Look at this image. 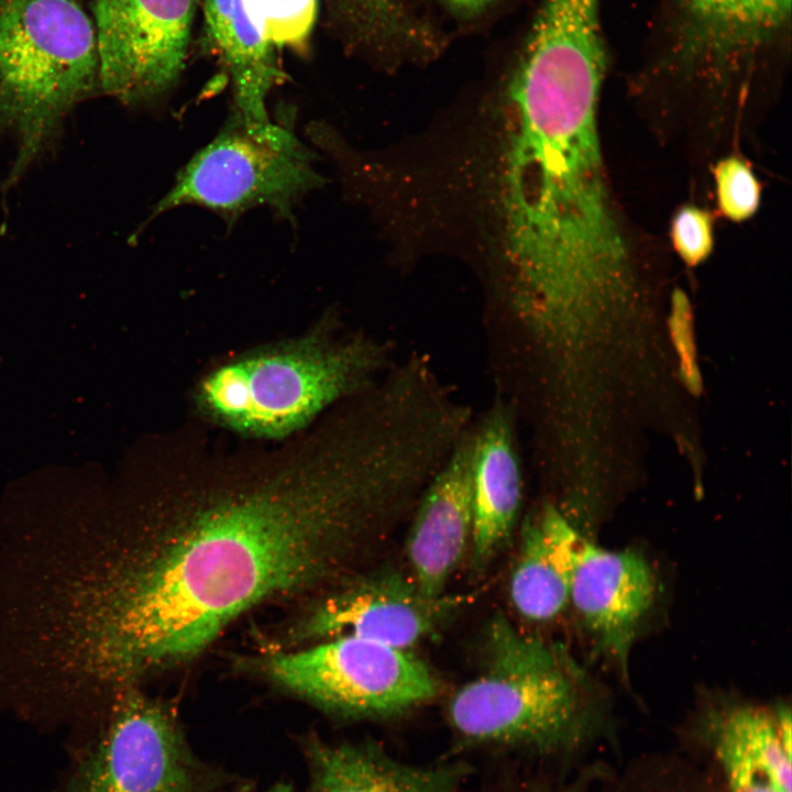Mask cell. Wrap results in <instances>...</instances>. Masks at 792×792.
<instances>
[{
	"mask_svg": "<svg viewBox=\"0 0 792 792\" xmlns=\"http://www.w3.org/2000/svg\"><path fill=\"white\" fill-rule=\"evenodd\" d=\"M377 450L327 424L255 464L168 476L144 497L84 507L63 536L56 606L110 695L199 654L257 604L315 590L386 506Z\"/></svg>",
	"mask_w": 792,
	"mask_h": 792,
	"instance_id": "6da1fadb",
	"label": "cell"
},
{
	"mask_svg": "<svg viewBox=\"0 0 792 792\" xmlns=\"http://www.w3.org/2000/svg\"><path fill=\"white\" fill-rule=\"evenodd\" d=\"M607 75L591 64H525L505 68L495 88L480 186L488 249L516 319H563L631 292L636 252L600 138Z\"/></svg>",
	"mask_w": 792,
	"mask_h": 792,
	"instance_id": "7a4b0ae2",
	"label": "cell"
},
{
	"mask_svg": "<svg viewBox=\"0 0 792 792\" xmlns=\"http://www.w3.org/2000/svg\"><path fill=\"white\" fill-rule=\"evenodd\" d=\"M792 0H652L630 89L662 111L737 114L780 89Z\"/></svg>",
	"mask_w": 792,
	"mask_h": 792,
	"instance_id": "3957f363",
	"label": "cell"
},
{
	"mask_svg": "<svg viewBox=\"0 0 792 792\" xmlns=\"http://www.w3.org/2000/svg\"><path fill=\"white\" fill-rule=\"evenodd\" d=\"M387 343L342 333L326 320L307 334L237 355L198 383L195 404L211 422L256 439H284L391 370Z\"/></svg>",
	"mask_w": 792,
	"mask_h": 792,
	"instance_id": "277c9868",
	"label": "cell"
},
{
	"mask_svg": "<svg viewBox=\"0 0 792 792\" xmlns=\"http://www.w3.org/2000/svg\"><path fill=\"white\" fill-rule=\"evenodd\" d=\"M486 634L483 672L449 703L454 730L472 744L538 754L582 745L595 725V701L573 659L562 647L521 634L503 613Z\"/></svg>",
	"mask_w": 792,
	"mask_h": 792,
	"instance_id": "5b68a950",
	"label": "cell"
},
{
	"mask_svg": "<svg viewBox=\"0 0 792 792\" xmlns=\"http://www.w3.org/2000/svg\"><path fill=\"white\" fill-rule=\"evenodd\" d=\"M96 87V28L78 0H0V139L16 148L7 186Z\"/></svg>",
	"mask_w": 792,
	"mask_h": 792,
	"instance_id": "8992f818",
	"label": "cell"
},
{
	"mask_svg": "<svg viewBox=\"0 0 792 792\" xmlns=\"http://www.w3.org/2000/svg\"><path fill=\"white\" fill-rule=\"evenodd\" d=\"M294 113L254 121L233 112L219 134L178 173L153 217L180 206L209 209L234 221L265 206L293 221V211L324 184L316 154L294 129Z\"/></svg>",
	"mask_w": 792,
	"mask_h": 792,
	"instance_id": "52a82bcc",
	"label": "cell"
},
{
	"mask_svg": "<svg viewBox=\"0 0 792 792\" xmlns=\"http://www.w3.org/2000/svg\"><path fill=\"white\" fill-rule=\"evenodd\" d=\"M266 675L324 710L352 717H389L432 700L439 691L429 668L406 651L340 636L262 660Z\"/></svg>",
	"mask_w": 792,
	"mask_h": 792,
	"instance_id": "ba28073f",
	"label": "cell"
},
{
	"mask_svg": "<svg viewBox=\"0 0 792 792\" xmlns=\"http://www.w3.org/2000/svg\"><path fill=\"white\" fill-rule=\"evenodd\" d=\"M98 726L65 792H202L201 768L167 705L132 690Z\"/></svg>",
	"mask_w": 792,
	"mask_h": 792,
	"instance_id": "9c48e42d",
	"label": "cell"
},
{
	"mask_svg": "<svg viewBox=\"0 0 792 792\" xmlns=\"http://www.w3.org/2000/svg\"><path fill=\"white\" fill-rule=\"evenodd\" d=\"M201 0H95L99 88L127 106L166 97L185 66Z\"/></svg>",
	"mask_w": 792,
	"mask_h": 792,
	"instance_id": "30bf717a",
	"label": "cell"
},
{
	"mask_svg": "<svg viewBox=\"0 0 792 792\" xmlns=\"http://www.w3.org/2000/svg\"><path fill=\"white\" fill-rule=\"evenodd\" d=\"M469 600L448 593L428 596L410 575L378 571L319 600L295 635L305 640L355 636L407 649L436 631Z\"/></svg>",
	"mask_w": 792,
	"mask_h": 792,
	"instance_id": "8fae6325",
	"label": "cell"
},
{
	"mask_svg": "<svg viewBox=\"0 0 792 792\" xmlns=\"http://www.w3.org/2000/svg\"><path fill=\"white\" fill-rule=\"evenodd\" d=\"M656 594L654 571L640 552L607 549L582 537L569 603L598 649L624 674L637 630Z\"/></svg>",
	"mask_w": 792,
	"mask_h": 792,
	"instance_id": "7c38bea8",
	"label": "cell"
},
{
	"mask_svg": "<svg viewBox=\"0 0 792 792\" xmlns=\"http://www.w3.org/2000/svg\"><path fill=\"white\" fill-rule=\"evenodd\" d=\"M470 428L428 481L407 541L410 576L428 596H440L471 546L473 529Z\"/></svg>",
	"mask_w": 792,
	"mask_h": 792,
	"instance_id": "4fadbf2b",
	"label": "cell"
},
{
	"mask_svg": "<svg viewBox=\"0 0 792 792\" xmlns=\"http://www.w3.org/2000/svg\"><path fill=\"white\" fill-rule=\"evenodd\" d=\"M789 706L733 704L711 712L705 743L723 792H792Z\"/></svg>",
	"mask_w": 792,
	"mask_h": 792,
	"instance_id": "5bb4252c",
	"label": "cell"
},
{
	"mask_svg": "<svg viewBox=\"0 0 792 792\" xmlns=\"http://www.w3.org/2000/svg\"><path fill=\"white\" fill-rule=\"evenodd\" d=\"M471 559L484 570L507 541L521 504L515 409L496 399L473 430Z\"/></svg>",
	"mask_w": 792,
	"mask_h": 792,
	"instance_id": "9a60e30c",
	"label": "cell"
},
{
	"mask_svg": "<svg viewBox=\"0 0 792 792\" xmlns=\"http://www.w3.org/2000/svg\"><path fill=\"white\" fill-rule=\"evenodd\" d=\"M327 22L352 54L386 68L437 58L447 36L418 0H322Z\"/></svg>",
	"mask_w": 792,
	"mask_h": 792,
	"instance_id": "2e32d148",
	"label": "cell"
},
{
	"mask_svg": "<svg viewBox=\"0 0 792 792\" xmlns=\"http://www.w3.org/2000/svg\"><path fill=\"white\" fill-rule=\"evenodd\" d=\"M204 35L229 76L233 112L254 121L270 119L267 97L285 77L255 0H204Z\"/></svg>",
	"mask_w": 792,
	"mask_h": 792,
	"instance_id": "e0dca14e",
	"label": "cell"
},
{
	"mask_svg": "<svg viewBox=\"0 0 792 792\" xmlns=\"http://www.w3.org/2000/svg\"><path fill=\"white\" fill-rule=\"evenodd\" d=\"M310 792H458L463 765L420 767L405 763L372 741L306 745Z\"/></svg>",
	"mask_w": 792,
	"mask_h": 792,
	"instance_id": "ac0fdd59",
	"label": "cell"
},
{
	"mask_svg": "<svg viewBox=\"0 0 792 792\" xmlns=\"http://www.w3.org/2000/svg\"><path fill=\"white\" fill-rule=\"evenodd\" d=\"M581 539L551 504L526 518L509 580L510 601L521 617L547 622L565 608Z\"/></svg>",
	"mask_w": 792,
	"mask_h": 792,
	"instance_id": "d6986e66",
	"label": "cell"
},
{
	"mask_svg": "<svg viewBox=\"0 0 792 792\" xmlns=\"http://www.w3.org/2000/svg\"><path fill=\"white\" fill-rule=\"evenodd\" d=\"M712 175L717 210L725 219L741 223L758 212L762 184L746 157L730 153L718 158Z\"/></svg>",
	"mask_w": 792,
	"mask_h": 792,
	"instance_id": "ffe728a7",
	"label": "cell"
},
{
	"mask_svg": "<svg viewBox=\"0 0 792 792\" xmlns=\"http://www.w3.org/2000/svg\"><path fill=\"white\" fill-rule=\"evenodd\" d=\"M266 38L275 50L307 51L319 0H255Z\"/></svg>",
	"mask_w": 792,
	"mask_h": 792,
	"instance_id": "44dd1931",
	"label": "cell"
},
{
	"mask_svg": "<svg viewBox=\"0 0 792 792\" xmlns=\"http://www.w3.org/2000/svg\"><path fill=\"white\" fill-rule=\"evenodd\" d=\"M717 780L678 763L636 767L600 792H723Z\"/></svg>",
	"mask_w": 792,
	"mask_h": 792,
	"instance_id": "7402d4cb",
	"label": "cell"
},
{
	"mask_svg": "<svg viewBox=\"0 0 792 792\" xmlns=\"http://www.w3.org/2000/svg\"><path fill=\"white\" fill-rule=\"evenodd\" d=\"M714 224V213L697 205H683L673 213L669 238L674 252L686 266L696 267L712 255Z\"/></svg>",
	"mask_w": 792,
	"mask_h": 792,
	"instance_id": "603a6c76",
	"label": "cell"
},
{
	"mask_svg": "<svg viewBox=\"0 0 792 792\" xmlns=\"http://www.w3.org/2000/svg\"><path fill=\"white\" fill-rule=\"evenodd\" d=\"M691 316V307L686 295L676 289L672 295L670 323L686 383L690 387H697L700 377L695 364Z\"/></svg>",
	"mask_w": 792,
	"mask_h": 792,
	"instance_id": "cb8c5ba5",
	"label": "cell"
},
{
	"mask_svg": "<svg viewBox=\"0 0 792 792\" xmlns=\"http://www.w3.org/2000/svg\"><path fill=\"white\" fill-rule=\"evenodd\" d=\"M458 23L473 24L490 14L503 0H438Z\"/></svg>",
	"mask_w": 792,
	"mask_h": 792,
	"instance_id": "d4e9b609",
	"label": "cell"
},
{
	"mask_svg": "<svg viewBox=\"0 0 792 792\" xmlns=\"http://www.w3.org/2000/svg\"><path fill=\"white\" fill-rule=\"evenodd\" d=\"M594 773L590 772V774L583 776L581 779H579L575 782H571L565 787H546V785H534V787H527L524 789L515 790L512 792H584L585 788L587 787V782L592 781L594 779Z\"/></svg>",
	"mask_w": 792,
	"mask_h": 792,
	"instance_id": "484cf974",
	"label": "cell"
},
{
	"mask_svg": "<svg viewBox=\"0 0 792 792\" xmlns=\"http://www.w3.org/2000/svg\"><path fill=\"white\" fill-rule=\"evenodd\" d=\"M266 792H293V789L289 784L277 783L271 789H268Z\"/></svg>",
	"mask_w": 792,
	"mask_h": 792,
	"instance_id": "4316f807",
	"label": "cell"
}]
</instances>
